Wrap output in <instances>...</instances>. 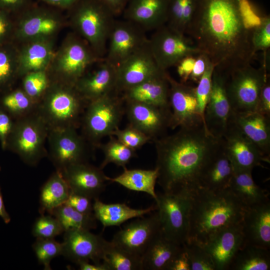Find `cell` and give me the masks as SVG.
I'll return each instance as SVG.
<instances>
[{"mask_svg": "<svg viewBox=\"0 0 270 270\" xmlns=\"http://www.w3.org/2000/svg\"><path fill=\"white\" fill-rule=\"evenodd\" d=\"M262 16L250 0H196L186 35L228 77L252 62L253 31Z\"/></svg>", "mask_w": 270, "mask_h": 270, "instance_id": "6da1fadb", "label": "cell"}, {"mask_svg": "<svg viewBox=\"0 0 270 270\" xmlns=\"http://www.w3.org/2000/svg\"><path fill=\"white\" fill-rule=\"evenodd\" d=\"M204 124L180 128L154 140L157 182L164 192H193L200 187L204 170L222 144Z\"/></svg>", "mask_w": 270, "mask_h": 270, "instance_id": "7a4b0ae2", "label": "cell"}, {"mask_svg": "<svg viewBox=\"0 0 270 270\" xmlns=\"http://www.w3.org/2000/svg\"><path fill=\"white\" fill-rule=\"evenodd\" d=\"M246 208L228 188H200L191 194L187 241L204 244L222 229L241 222Z\"/></svg>", "mask_w": 270, "mask_h": 270, "instance_id": "3957f363", "label": "cell"}, {"mask_svg": "<svg viewBox=\"0 0 270 270\" xmlns=\"http://www.w3.org/2000/svg\"><path fill=\"white\" fill-rule=\"evenodd\" d=\"M88 102L74 86L50 80L36 104V110L49 130L66 128L77 129Z\"/></svg>", "mask_w": 270, "mask_h": 270, "instance_id": "277c9868", "label": "cell"}, {"mask_svg": "<svg viewBox=\"0 0 270 270\" xmlns=\"http://www.w3.org/2000/svg\"><path fill=\"white\" fill-rule=\"evenodd\" d=\"M68 10L69 22L74 32L104 60L116 16L98 0H79Z\"/></svg>", "mask_w": 270, "mask_h": 270, "instance_id": "5b68a950", "label": "cell"}, {"mask_svg": "<svg viewBox=\"0 0 270 270\" xmlns=\"http://www.w3.org/2000/svg\"><path fill=\"white\" fill-rule=\"evenodd\" d=\"M104 60L96 54L82 38L72 32L55 51L47 72L50 80L74 86L92 64Z\"/></svg>", "mask_w": 270, "mask_h": 270, "instance_id": "8992f818", "label": "cell"}, {"mask_svg": "<svg viewBox=\"0 0 270 270\" xmlns=\"http://www.w3.org/2000/svg\"><path fill=\"white\" fill-rule=\"evenodd\" d=\"M124 113V101L116 92L88 102L81 120L82 135L90 145L98 147L102 138L119 128Z\"/></svg>", "mask_w": 270, "mask_h": 270, "instance_id": "52a82bcc", "label": "cell"}, {"mask_svg": "<svg viewBox=\"0 0 270 270\" xmlns=\"http://www.w3.org/2000/svg\"><path fill=\"white\" fill-rule=\"evenodd\" d=\"M49 130L35 110L14 120L6 149L18 154L26 164L35 166L48 155L45 147Z\"/></svg>", "mask_w": 270, "mask_h": 270, "instance_id": "ba28073f", "label": "cell"}, {"mask_svg": "<svg viewBox=\"0 0 270 270\" xmlns=\"http://www.w3.org/2000/svg\"><path fill=\"white\" fill-rule=\"evenodd\" d=\"M268 66L255 68L250 64L232 72L226 82V90L232 111L234 112H256L262 88L266 80Z\"/></svg>", "mask_w": 270, "mask_h": 270, "instance_id": "9c48e42d", "label": "cell"}, {"mask_svg": "<svg viewBox=\"0 0 270 270\" xmlns=\"http://www.w3.org/2000/svg\"><path fill=\"white\" fill-rule=\"evenodd\" d=\"M192 192L186 191L157 193L155 200L162 234L182 245L188 239Z\"/></svg>", "mask_w": 270, "mask_h": 270, "instance_id": "30bf717a", "label": "cell"}, {"mask_svg": "<svg viewBox=\"0 0 270 270\" xmlns=\"http://www.w3.org/2000/svg\"><path fill=\"white\" fill-rule=\"evenodd\" d=\"M54 8L32 4L16 15L13 42H28L55 38L64 24L62 14Z\"/></svg>", "mask_w": 270, "mask_h": 270, "instance_id": "8fae6325", "label": "cell"}, {"mask_svg": "<svg viewBox=\"0 0 270 270\" xmlns=\"http://www.w3.org/2000/svg\"><path fill=\"white\" fill-rule=\"evenodd\" d=\"M148 43L158 66L163 70L176 66L186 56L202 52L188 36L166 24L155 30Z\"/></svg>", "mask_w": 270, "mask_h": 270, "instance_id": "7c38bea8", "label": "cell"}, {"mask_svg": "<svg viewBox=\"0 0 270 270\" xmlns=\"http://www.w3.org/2000/svg\"><path fill=\"white\" fill-rule=\"evenodd\" d=\"M47 139L48 155L56 171L62 172L70 166L88 162V144L76 128L50 130Z\"/></svg>", "mask_w": 270, "mask_h": 270, "instance_id": "4fadbf2b", "label": "cell"}, {"mask_svg": "<svg viewBox=\"0 0 270 270\" xmlns=\"http://www.w3.org/2000/svg\"><path fill=\"white\" fill-rule=\"evenodd\" d=\"M169 102L171 110L170 128H189L204 124L198 114L196 87L178 82L168 74Z\"/></svg>", "mask_w": 270, "mask_h": 270, "instance_id": "5bb4252c", "label": "cell"}, {"mask_svg": "<svg viewBox=\"0 0 270 270\" xmlns=\"http://www.w3.org/2000/svg\"><path fill=\"white\" fill-rule=\"evenodd\" d=\"M166 71L158 66L148 41L116 66V91L121 94Z\"/></svg>", "mask_w": 270, "mask_h": 270, "instance_id": "9a60e30c", "label": "cell"}, {"mask_svg": "<svg viewBox=\"0 0 270 270\" xmlns=\"http://www.w3.org/2000/svg\"><path fill=\"white\" fill-rule=\"evenodd\" d=\"M145 32L140 27L130 21L116 20L104 60L117 66L148 42Z\"/></svg>", "mask_w": 270, "mask_h": 270, "instance_id": "2e32d148", "label": "cell"}, {"mask_svg": "<svg viewBox=\"0 0 270 270\" xmlns=\"http://www.w3.org/2000/svg\"><path fill=\"white\" fill-rule=\"evenodd\" d=\"M226 77L214 68L210 96L204 114V126L208 132L222 138L228 128L232 114L226 90Z\"/></svg>", "mask_w": 270, "mask_h": 270, "instance_id": "e0dca14e", "label": "cell"}, {"mask_svg": "<svg viewBox=\"0 0 270 270\" xmlns=\"http://www.w3.org/2000/svg\"><path fill=\"white\" fill-rule=\"evenodd\" d=\"M124 112L128 124L152 141L166 135L170 128V108L136 102H124Z\"/></svg>", "mask_w": 270, "mask_h": 270, "instance_id": "ac0fdd59", "label": "cell"}, {"mask_svg": "<svg viewBox=\"0 0 270 270\" xmlns=\"http://www.w3.org/2000/svg\"><path fill=\"white\" fill-rule=\"evenodd\" d=\"M156 210L126 225L114 236V243L134 255L142 256L153 238L161 232Z\"/></svg>", "mask_w": 270, "mask_h": 270, "instance_id": "d6986e66", "label": "cell"}, {"mask_svg": "<svg viewBox=\"0 0 270 270\" xmlns=\"http://www.w3.org/2000/svg\"><path fill=\"white\" fill-rule=\"evenodd\" d=\"M106 240L101 236L83 229L64 232L62 253L69 260L78 264L83 262H101Z\"/></svg>", "mask_w": 270, "mask_h": 270, "instance_id": "ffe728a7", "label": "cell"}, {"mask_svg": "<svg viewBox=\"0 0 270 270\" xmlns=\"http://www.w3.org/2000/svg\"><path fill=\"white\" fill-rule=\"evenodd\" d=\"M223 146L234 170H252L262 162H270L259 149L230 121L222 138Z\"/></svg>", "mask_w": 270, "mask_h": 270, "instance_id": "44dd1931", "label": "cell"}, {"mask_svg": "<svg viewBox=\"0 0 270 270\" xmlns=\"http://www.w3.org/2000/svg\"><path fill=\"white\" fill-rule=\"evenodd\" d=\"M60 172L71 192L84 196L92 200L99 198L108 181V176L102 169L88 162L70 166Z\"/></svg>", "mask_w": 270, "mask_h": 270, "instance_id": "7402d4cb", "label": "cell"}, {"mask_svg": "<svg viewBox=\"0 0 270 270\" xmlns=\"http://www.w3.org/2000/svg\"><path fill=\"white\" fill-rule=\"evenodd\" d=\"M243 243L240 222L222 230L202 245L211 256L216 270H228Z\"/></svg>", "mask_w": 270, "mask_h": 270, "instance_id": "603a6c76", "label": "cell"}, {"mask_svg": "<svg viewBox=\"0 0 270 270\" xmlns=\"http://www.w3.org/2000/svg\"><path fill=\"white\" fill-rule=\"evenodd\" d=\"M74 87L88 102L118 92L116 66L104 60L96 69L87 72L82 76L76 83Z\"/></svg>", "mask_w": 270, "mask_h": 270, "instance_id": "cb8c5ba5", "label": "cell"}, {"mask_svg": "<svg viewBox=\"0 0 270 270\" xmlns=\"http://www.w3.org/2000/svg\"><path fill=\"white\" fill-rule=\"evenodd\" d=\"M169 0H128L122 12L124 19L145 32L166 24Z\"/></svg>", "mask_w": 270, "mask_h": 270, "instance_id": "d4e9b609", "label": "cell"}, {"mask_svg": "<svg viewBox=\"0 0 270 270\" xmlns=\"http://www.w3.org/2000/svg\"><path fill=\"white\" fill-rule=\"evenodd\" d=\"M241 226L244 244L270 249V200L246 209Z\"/></svg>", "mask_w": 270, "mask_h": 270, "instance_id": "484cf974", "label": "cell"}, {"mask_svg": "<svg viewBox=\"0 0 270 270\" xmlns=\"http://www.w3.org/2000/svg\"><path fill=\"white\" fill-rule=\"evenodd\" d=\"M230 121L270 159V117L256 112H232Z\"/></svg>", "mask_w": 270, "mask_h": 270, "instance_id": "4316f807", "label": "cell"}, {"mask_svg": "<svg viewBox=\"0 0 270 270\" xmlns=\"http://www.w3.org/2000/svg\"><path fill=\"white\" fill-rule=\"evenodd\" d=\"M54 38L28 42L18 48V76L47 70L54 54Z\"/></svg>", "mask_w": 270, "mask_h": 270, "instance_id": "83f0119b", "label": "cell"}, {"mask_svg": "<svg viewBox=\"0 0 270 270\" xmlns=\"http://www.w3.org/2000/svg\"><path fill=\"white\" fill-rule=\"evenodd\" d=\"M166 71L130 88L120 94L124 102H136L170 108Z\"/></svg>", "mask_w": 270, "mask_h": 270, "instance_id": "f1b7e54d", "label": "cell"}, {"mask_svg": "<svg viewBox=\"0 0 270 270\" xmlns=\"http://www.w3.org/2000/svg\"><path fill=\"white\" fill-rule=\"evenodd\" d=\"M234 168L222 143L206 166L202 173L200 187L210 190L228 189L232 178Z\"/></svg>", "mask_w": 270, "mask_h": 270, "instance_id": "f546056e", "label": "cell"}, {"mask_svg": "<svg viewBox=\"0 0 270 270\" xmlns=\"http://www.w3.org/2000/svg\"><path fill=\"white\" fill-rule=\"evenodd\" d=\"M182 245L166 238L162 232L150 242L141 256L142 270H168Z\"/></svg>", "mask_w": 270, "mask_h": 270, "instance_id": "4dcf8cb0", "label": "cell"}, {"mask_svg": "<svg viewBox=\"0 0 270 270\" xmlns=\"http://www.w3.org/2000/svg\"><path fill=\"white\" fill-rule=\"evenodd\" d=\"M156 210V206L144 209L130 208L125 204H106L96 199L93 203V212L104 228L119 226L128 220L141 218Z\"/></svg>", "mask_w": 270, "mask_h": 270, "instance_id": "1f68e13d", "label": "cell"}, {"mask_svg": "<svg viewBox=\"0 0 270 270\" xmlns=\"http://www.w3.org/2000/svg\"><path fill=\"white\" fill-rule=\"evenodd\" d=\"M252 170H234L228 189L246 208L269 200L268 192L254 182Z\"/></svg>", "mask_w": 270, "mask_h": 270, "instance_id": "d6a6232c", "label": "cell"}, {"mask_svg": "<svg viewBox=\"0 0 270 270\" xmlns=\"http://www.w3.org/2000/svg\"><path fill=\"white\" fill-rule=\"evenodd\" d=\"M158 178V172L154 170L132 169L124 168L119 176L108 180L118 183L124 188L136 192H144L152 196L154 200L157 198L155 186Z\"/></svg>", "mask_w": 270, "mask_h": 270, "instance_id": "836d02e7", "label": "cell"}, {"mask_svg": "<svg viewBox=\"0 0 270 270\" xmlns=\"http://www.w3.org/2000/svg\"><path fill=\"white\" fill-rule=\"evenodd\" d=\"M70 190L62 174L56 171L40 189V212L44 214L50 213L55 208L65 204Z\"/></svg>", "mask_w": 270, "mask_h": 270, "instance_id": "e575fe53", "label": "cell"}, {"mask_svg": "<svg viewBox=\"0 0 270 270\" xmlns=\"http://www.w3.org/2000/svg\"><path fill=\"white\" fill-rule=\"evenodd\" d=\"M270 250L244 244L232 260L228 270H269Z\"/></svg>", "mask_w": 270, "mask_h": 270, "instance_id": "d590c367", "label": "cell"}, {"mask_svg": "<svg viewBox=\"0 0 270 270\" xmlns=\"http://www.w3.org/2000/svg\"><path fill=\"white\" fill-rule=\"evenodd\" d=\"M110 270H142L141 257L106 241L102 260Z\"/></svg>", "mask_w": 270, "mask_h": 270, "instance_id": "8d00e7d4", "label": "cell"}, {"mask_svg": "<svg viewBox=\"0 0 270 270\" xmlns=\"http://www.w3.org/2000/svg\"><path fill=\"white\" fill-rule=\"evenodd\" d=\"M49 214L58 221L64 232L74 229L90 230L97 226L94 214L81 213L66 204L55 208Z\"/></svg>", "mask_w": 270, "mask_h": 270, "instance_id": "74e56055", "label": "cell"}, {"mask_svg": "<svg viewBox=\"0 0 270 270\" xmlns=\"http://www.w3.org/2000/svg\"><path fill=\"white\" fill-rule=\"evenodd\" d=\"M196 0H169L166 24L185 34L192 19Z\"/></svg>", "mask_w": 270, "mask_h": 270, "instance_id": "f35d334b", "label": "cell"}, {"mask_svg": "<svg viewBox=\"0 0 270 270\" xmlns=\"http://www.w3.org/2000/svg\"><path fill=\"white\" fill-rule=\"evenodd\" d=\"M18 78V47L14 42L0 45V90L9 89Z\"/></svg>", "mask_w": 270, "mask_h": 270, "instance_id": "ab89813d", "label": "cell"}, {"mask_svg": "<svg viewBox=\"0 0 270 270\" xmlns=\"http://www.w3.org/2000/svg\"><path fill=\"white\" fill-rule=\"evenodd\" d=\"M0 106L15 120L34 111L36 103L22 88L6 92L0 100Z\"/></svg>", "mask_w": 270, "mask_h": 270, "instance_id": "60d3db41", "label": "cell"}, {"mask_svg": "<svg viewBox=\"0 0 270 270\" xmlns=\"http://www.w3.org/2000/svg\"><path fill=\"white\" fill-rule=\"evenodd\" d=\"M98 148L104 154V160L100 166L102 170L110 163L125 168L130 161L136 156V150L128 147L114 136H110L108 141L100 144Z\"/></svg>", "mask_w": 270, "mask_h": 270, "instance_id": "b9f144b4", "label": "cell"}, {"mask_svg": "<svg viewBox=\"0 0 270 270\" xmlns=\"http://www.w3.org/2000/svg\"><path fill=\"white\" fill-rule=\"evenodd\" d=\"M22 78V89L37 104L50 83L47 70L30 72Z\"/></svg>", "mask_w": 270, "mask_h": 270, "instance_id": "7bdbcfd3", "label": "cell"}, {"mask_svg": "<svg viewBox=\"0 0 270 270\" xmlns=\"http://www.w3.org/2000/svg\"><path fill=\"white\" fill-rule=\"evenodd\" d=\"M182 246L188 258L191 270H216L211 256L202 244L187 241Z\"/></svg>", "mask_w": 270, "mask_h": 270, "instance_id": "ee69618b", "label": "cell"}, {"mask_svg": "<svg viewBox=\"0 0 270 270\" xmlns=\"http://www.w3.org/2000/svg\"><path fill=\"white\" fill-rule=\"evenodd\" d=\"M32 248L40 264L45 270H51L50 263L56 257L62 255V243L54 238L37 239L32 245Z\"/></svg>", "mask_w": 270, "mask_h": 270, "instance_id": "f6af8a7d", "label": "cell"}, {"mask_svg": "<svg viewBox=\"0 0 270 270\" xmlns=\"http://www.w3.org/2000/svg\"><path fill=\"white\" fill-rule=\"evenodd\" d=\"M64 232L58 221L52 216L42 214L34 222L32 234L36 239H50Z\"/></svg>", "mask_w": 270, "mask_h": 270, "instance_id": "bcb514c9", "label": "cell"}, {"mask_svg": "<svg viewBox=\"0 0 270 270\" xmlns=\"http://www.w3.org/2000/svg\"><path fill=\"white\" fill-rule=\"evenodd\" d=\"M214 66L210 60L206 69L196 87V96L198 102V112L204 126V114L208 102L212 86V76ZM205 127V126H204Z\"/></svg>", "mask_w": 270, "mask_h": 270, "instance_id": "7dc6e473", "label": "cell"}, {"mask_svg": "<svg viewBox=\"0 0 270 270\" xmlns=\"http://www.w3.org/2000/svg\"><path fill=\"white\" fill-rule=\"evenodd\" d=\"M112 136L124 145L135 150L152 140L149 136L129 124L124 129L118 128L113 132Z\"/></svg>", "mask_w": 270, "mask_h": 270, "instance_id": "c3c4849f", "label": "cell"}, {"mask_svg": "<svg viewBox=\"0 0 270 270\" xmlns=\"http://www.w3.org/2000/svg\"><path fill=\"white\" fill-rule=\"evenodd\" d=\"M252 44L255 54L258 51L264 52L269 50L270 48V17L265 16L262 17L259 24L253 31Z\"/></svg>", "mask_w": 270, "mask_h": 270, "instance_id": "681fc988", "label": "cell"}, {"mask_svg": "<svg viewBox=\"0 0 270 270\" xmlns=\"http://www.w3.org/2000/svg\"><path fill=\"white\" fill-rule=\"evenodd\" d=\"M12 16L0 10V45L14 42V20Z\"/></svg>", "mask_w": 270, "mask_h": 270, "instance_id": "f907efd6", "label": "cell"}, {"mask_svg": "<svg viewBox=\"0 0 270 270\" xmlns=\"http://www.w3.org/2000/svg\"><path fill=\"white\" fill-rule=\"evenodd\" d=\"M92 201V200L87 196L70 192L65 204L78 212L86 214H92L93 204Z\"/></svg>", "mask_w": 270, "mask_h": 270, "instance_id": "816d5d0a", "label": "cell"}, {"mask_svg": "<svg viewBox=\"0 0 270 270\" xmlns=\"http://www.w3.org/2000/svg\"><path fill=\"white\" fill-rule=\"evenodd\" d=\"M14 120L0 106V142L3 150L6 149L7 140L12 128Z\"/></svg>", "mask_w": 270, "mask_h": 270, "instance_id": "f5cc1de1", "label": "cell"}, {"mask_svg": "<svg viewBox=\"0 0 270 270\" xmlns=\"http://www.w3.org/2000/svg\"><path fill=\"white\" fill-rule=\"evenodd\" d=\"M32 5V0H0V10L15 16Z\"/></svg>", "mask_w": 270, "mask_h": 270, "instance_id": "db71d44e", "label": "cell"}, {"mask_svg": "<svg viewBox=\"0 0 270 270\" xmlns=\"http://www.w3.org/2000/svg\"><path fill=\"white\" fill-rule=\"evenodd\" d=\"M256 112L270 117V80H266L261 90Z\"/></svg>", "mask_w": 270, "mask_h": 270, "instance_id": "11a10c76", "label": "cell"}, {"mask_svg": "<svg viewBox=\"0 0 270 270\" xmlns=\"http://www.w3.org/2000/svg\"><path fill=\"white\" fill-rule=\"evenodd\" d=\"M196 56H188L181 60L176 66L180 82L186 83L189 80L196 60Z\"/></svg>", "mask_w": 270, "mask_h": 270, "instance_id": "9f6ffc18", "label": "cell"}, {"mask_svg": "<svg viewBox=\"0 0 270 270\" xmlns=\"http://www.w3.org/2000/svg\"><path fill=\"white\" fill-rule=\"evenodd\" d=\"M210 60L208 56L203 52H200L196 56L194 66L189 78V80L198 84L203 75L208 62Z\"/></svg>", "mask_w": 270, "mask_h": 270, "instance_id": "6f0895ef", "label": "cell"}, {"mask_svg": "<svg viewBox=\"0 0 270 270\" xmlns=\"http://www.w3.org/2000/svg\"><path fill=\"white\" fill-rule=\"evenodd\" d=\"M168 270H191L190 263L183 246L181 250L171 262Z\"/></svg>", "mask_w": 270, "mask_h": 270, "instance_id": "680465c9", "label": "cell"}, {"mask_svg": "<svg viewBox=\"0 0 270 270\" xmlns=\"http://www.w3.org/2000/svg\"><path fill=\"white\" fill-rule=\"evenodd\" d=\"M104 4L116 16L122 14L128 0H98Z\"/></svg>", "mask_w": 270, "mask_h": 270, "instance_id": "91938a15", "label": "cell"}, {"mask_svg": "<svg viewBox=\"0 0 270 270\" xmlns=\"http://www.w3.org/2000/svg\"><path fill=\"white\" fill-rule=\"evenodd\" d=\"M47 4L60 9L70 10L79 0H41Z\"/></svg>", "mask_w": 270, "mask_h": 270, "instance_id": "94428289", "label": "cell"}, {"mask_svg": "<svg viewBox=\"0 0 270 270\" xmlns=\"http://www.w3.org/2000/svg\"><path fill=\"white\" fill-rule=\"evenodd\" d=\"M81 270H110L108 266L104 262L90 264L88 262H83L78 264Z\"/></svg>", "mask_w": 270, "mask_h": 270, "instance_id": "6125c7cd", "label": "cell"}, {"mask_svg": "<svg viewBox=\"0 0 270 270\" xmlns=\"http://www.w3.org/2000/svg\"><path fill=\"white\" fill-rule=\"evenodd\" d=\"M0 217L3 220L6 224H8L10 221V217L7 212L3 201L2 196L0 188Z\"/></svg>", "mask_w": 270, "mask_h": 270, "instance_id": "be15d7a7", "label": "cell"}, {"mask_svg": "<svg viewBox=\"0 0 270 270\" xmlns=\"http://www.w3.org/2000/svg\"></svg>", "mask_w": 270, "mask_h": 270, "instance_id": "e7e4bbea", "label": "cell"}]
</instances>
